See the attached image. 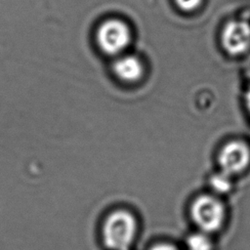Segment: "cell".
<instances>
[{"instance_id": "277c9868", "label": "cell", "mask_w": 250, "mask_h": 250, "mask_svg": "<svg viewBox=\"0 0 250 250\" xmlns=\"http://www.w3.org/2000/svg\"><path fill=\"white\" fill-rule=\"evenodd\" d=\"M250 164V148L240 141H231L226 144L218 154L220 171L234 178L241 174Z\"/></svg>"}, {"instance_id": "3957f363", "label": "cell", "mask_w": 250, "mask_h": 250, "mask_svg": "<svg viewBox=\"0 0 250 250\" xmlns=\"http://www.w3.org/2000/svg\"><path fill=\"white\" fill-rule=\"evenodd\" d=\"M130 30L122 21L112 19L104 21L97 31L100 48L106 54L121 53L130 42Z\"/></svg>"}, {"instance_id": "8992f818", "label": "cell", "mask_w": 250, "mask_h": 250, "mask_svg": "<svg viewBox=\"0 0 250 250\" xmlns=\"http://www.w3.org/2000/svg\"><path fill=\"white\" fill-rule=\"evenodd\" d=\"M113 70L121 80L126 82H135L143 76L144 66L137 57L124 56L114 62Z\"/></svg>"}, {"instance_id": "8fae6325", "label": "cell", "mask_w": 250, "mask_h": 250, "mask_svg": "<svg viewBox=\"0 0 250 250\" xmlns=\"http://www.w3.org/2000/svg\"><path fill=\"white\" fill-rule=\"evenodd\" d=\"M247 104H248V107L250 109V93L248 94V99H247Z\"/></svg>"}, {"instance_id": "ba28073f", "label": "cell", "mask_w": 250, "mask_h": 250, "mask_svg": "<svg viewBox=\"0 0 250 250\" xmlns=\"http://www.w3.org/2000/svg\"><path fill=\"white\" fill-rule=\"evenodd\" d=\"M185 250H214L212 234L197 230L189 233L183 244Z\"/></svg>"}, {"instance_id": "5b68a950", "label": "cell", "mask_w": 250, "mask_h": 250, "mask_svg": "<svg viewBox=\"0 0 250 250\" xmlns=\"http://www.w3.org/2000/svg\"><path fill=\"white\" fill-rule=\"evenodd\" d=\"M224 48L231 55H239L250 47V25L243 21H231L222 34Z\"/></svg>"}, {"instance_id": "30bf717a", "label": "cell", "mask_w": 250, "mask_h": 250, "mask_svg": "<svg viewBox=\"0 0 250 250\" xmlns=\"http://www.w3.org/2000/svg\"><path fill=\"white\" fill-rule=\"evenodd\" d=\"M148 250H185L184 247H180L178 245H175L173 243L169 242H159L151 247H149Z\"/></svg>"}, {"instance_id": "7a4b0ae2", "label": "cell", "mask_w": 250, "mask_h": 250, "mask_svg": "<svg viewBox=\"0 0 250 250\" xmlns=\"http://www.w3.org/2000/svg\"><path fill=\"white\" fill-rule=\"evenodd\" d=\"M227 215L223 198L211 192L197 195L189 205V217L196 229L212 235L222 229Z\"/></svg>"}, {"instance_id": "6da1fadb", "label": "cell", "mask_w": 250, "mask_h": 250, "mask_svg": "<svg viewBox=\"0 0 250 250\" xmlns=\"http://www.w3.org/2000/svg\"><path fill=\"white\" fill-rule=\"evenodd\" d=\"M139 231L135 215L126 209L110 212L102 226V239L108 250H130Z\"/></svg>"}, {"instance_id": "9c48e42d", "label": "cell", "mask_w": 250, "mask_h": 250, "mask_svg": "<svg viewBox=\"0 0 250 250\" xmlns=\"http://www.w3.org/2000/svg\"><path fill=\"white\" fill-rule=\"evenodd\" d=\"M175 2L180 9L186 12H191L200 6L202 0H175Z\"/></svg>"}, {"instance_id": "52a82bcc", "label": "cell", "mask_w": 250, "mask_h": 250, "mask_svg": "<svg viewBox=\"0 0 250 250\" xmlns=\"http://www.w3.org/2000/svg\"><path fill=\"white\" fill-rule=\"evenodd\" d=\"M207 183L210 192L220 197L229 194L233 188V178L220 170L212 173L208 177Z\"/></svg>"}]
</instances>
